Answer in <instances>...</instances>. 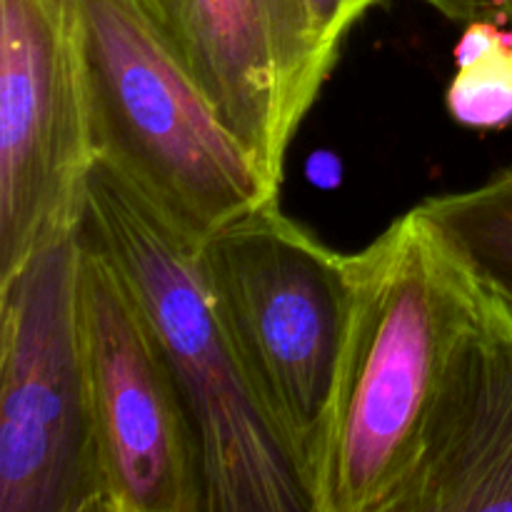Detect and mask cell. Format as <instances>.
<instances>
[{
	"instance_id": "cell-1",
	"label": "cell",
	"mask_w": 512,
	"mask_h": 512,
	"mask_svg": "<svg viewBox=\"0 0 512 512\" xmlns=\"http://www.w3.org/2000/svg\"><path fill=\"white\" fill-rule=\"evenodd\" d=\"M350 308L313 470V512H388L420 453L480 280L408 210L348 253Z\"/></svg>"
},
{
	"instance_id": "cell-2",
	"label": "cell",
	"mask_w": 512,
	"mask_h": 512,
	"mask_svg": "<svg viewBox=\"0 0 512 512\" xmlns=\"http://www.w3.org/2000/svg\"><path fill=\"white\" fill-rule=\"evenodd\" d=\"M115 268L188 405L205 512H313L298 460L260 405L198 263V243L95 160L78 225Z\"/></svg>"
},
{
	"instance_id": "cell-3",
	"label": "cell",
	"mask_w": 512,
	"mask_h": 512,
	"mask_svg": "<svg viewBox=\"0 0 512 512\" xmlns=\"http://www.w3.org/2000/svg\"><path fill=\"white\" fill-rule=\"evenodd\" d=\"M95 160L195 243L278 203L213 100L130 0H75Z\"/></svg>"
},
{
	"instance_id": "cell-4",
	"label": "cell",
	"mask_w": 512,
	"mask_h": 512,
	"mask_svg": "<svg viewBox=\"0 0 512 512\" xmlns=\"http://www.w3.org/2000/svg\"><path fill=\"white\" fill-rule=\"evenodd\" d=\"M198 263L245 375L313 495L348 325V253L288 218L278 200L210 233Z\"/></svg>"
},
{
	"instance_id": "cell-5",
	"label": "cell",
	"mask_w": 512,
	"mask_h": 512,
	"mask_svg": "<svg viewBox=\"0 0 512 512\" xmlns=\"http://www.w3.org/2000/svg\"><path fill=\"white\" fill-rule=\"evenodd\" d=\"M78 228L0 283V512H105Z\"/></svg>"
},
{
	"instance_id": "cell-6",
	"label": "cell",
	"mask_w": 512,
	"mask_h": 512,
	"mask_svg": "<svg viewBox=\"0 0 512 512\" xmlns=\"http://www.w3.org/2000/svg\"><path fill=\"white\" fill-rule=\"evenodd\" d=\"M93 163L75 0H0V283L78 228Z\"/></svg>"
},
{
	"instance_id": "cell-7",
	"label": "cell",
	"mask_w": 512,
	"mask_h": 512,
	"mask_svg": "<svg viewBox=\"0 0 512 512\" xmlns=\"http://www.w3.org/2000/svg\"><path fill=\"white\" fill-rule=\"evenodd\" d=\"M80 245V323L105 512H205L198 438L178 383L113 265L83 235Z\"/></svg>"
},
{
	"instance_id": "cell-8",
	"label": "cell",
	"mask_w": 512,
	"mask_h": 512,
	"mask_svg": "<svg viewBox=\"0 0 512 512\" xmlns=\"http://www.w3.org/2000/svg\"><path fill=\"white\" fill-rule=\"evenodd\" d=\"M280 193L325 68L303 0H130Z\"/></svg>"
},
{
	"instance_id": "cell-9",
	"label": "cell",
	"mask_w": 512,
	"mask_h": 512,
	"mask_svg": "<svg viewBox=\"0 0 512 512\" xmlns=\"http://www.w3.org/2000/svg\"><path fill=\"white\" fill-rule=\"evenodd\" d=\"M512 510V308L480 283L388 512Z\"/></svg>"
},
{
	"instance_id": "cell-10",
	"label": "cell",
	"mask_w": 512,
	"mask_h": 512,
	"mask_svg": "<svg viewBox=\"0 0 512 512\" xmlns=\"http://www.w3.org/2000/svg\"><path fill=\"white\" fill-rule=\"evenodd\" d=\"M418 210L512 308V168L475 188L425 198Z\"/></svg>"
},
{
	"instance_id": "cell-11",
	"label": "cell",
	"mask_w": 512,
	"mask_h": 512,
	"mask_svg": "<svg viewBox=\"0 0 512 512\" xmlns=\"http://www.w3.org/2000/svg\"><path fill=\"white\" fill-rule=\"evenodd\" d=\"M455 78L448 85L450 115L475 130L512 123V25L498 20L465 23L455 45Z\"/></svg>"
},
{
	"instance_id": "cell-12",
	"label": "cell",
	"mask_w": 512,
	"mask_h": 512,
	"mask_svg": "<svg viewBox=\"0 0 512 512\" xmlns=\"http://www.w3.org/2000/svg\"><path fill=\"white\" fill-rule=\"evenodd\" d=\"M378 3L383 0H303L310 33H313L315 48H318L325 68L333 70L345 35Z\"/></svg>"
},
{
	"instance_id": "cell-13",
	"label": "cell",
	"mask_w": 512,
	"mask_h": 512,
	"mask_svg": "<svg viewBox=\"0 0 512 512\" xmlns=\"http://www.w3.org/2000/svg\"><path fill=\"white\" fill-rule=\"evenodd\" d=\"M455 23L498 20L512 25V0H423Z\"/></svg>"
}]
</instances>
